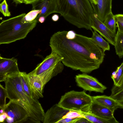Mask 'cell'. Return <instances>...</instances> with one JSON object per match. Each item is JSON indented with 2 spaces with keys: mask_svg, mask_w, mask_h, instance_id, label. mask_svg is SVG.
<instances>
[{
  "mask_svg": "<svg viewBox=\"0 0 123 123\" xmlns=\"http://www.w3.org/2000/svg\"><path fill=\"white\" fill-rule=\"evenodd\" d=\"M89 111L100 117L107 120L115 119L114 112L110 109L93 101L90 106Z\"/></svg>",
  "mask_w": 123,
  "mask_h": 123,
  "instance_id": "14",
  "label": "cell"
},
{
  "mask_svg": "<svg viewBox=\"0 0 123 123\" xmlns=\"http://www.w3.org/2000/svg\"><path fill=\"white\" fill-rule=\"evenodd\" d=\"M78 118L74 119L68 118L62 119L58 121L57 123H74V122Z\"/></svg>",
  "mask_w": 123,
  "mask_h": 123,
  "instance_id": "30",
  "label": "cell"
},
{
  "mask_svg": "<svg viewBox=\"0 0 123 123\" xmlns=\"http://www.w3.org/2000/svg\"><path fill=\"white\" fill-rule=\"evenodd\" d=\"M32 5L33 10H41L36 19L38 22L41 16H43L46 18L51 13H58L56 0H37Z\"/></svg>",
  "mask_w": 123,
  "mask_h": 123,
  "instance_id": "10",
  "label": "cell"
},
{
  "mask_svg": "<svg viewBox=\"0 0 123 123\" xmlns=\"http://www.w3.org/2000/svg\"><path fill=\"white\" fill-rule=\"evenodd\" d=\"M94 13L103 23L107 15L112 12V0H89Z\"/></svg>",
  "mask_w": 123,
  "mask_h": 123,
  "instance_id": "11",
  "label": "cell"
},
{
  "mask_svg": "<svg viewBox=\"0 0 123 123\" xmlns=\"http://www.w3.org/2000/svg\"><path fill=\"white\" fill-rule=\"evenodd\" d=\"M92 123L87 119L84 117H79L74 123Z\"/></svg>",
  "mask_w": 123,
  "mask_h": 123,
  "instance_id": "31",
  "label": "cell"
},
{
  "mask_svg": "<svg viewBox=\"0 0 123 123\" xmlns=\"http://www.w3.org/2000/svg\"><path fill=\"white\" fill-rule=\"evenodd\" d=\"M8 116L7 113L5 111L3 113L0 114V122H4Z\"/></svg>",
  "mask_w": 123,
  "mask_h": 123,
  "instance_id": "32",
  "label": "cell"
},
{
  "mask_svg": "<svg viewBox=\"0 0 123 123\" xmlns=\"http://www.w3.org/2000/svg\"><path fill=\"white\" fill-rule=\"evenodd\" d=\"M20 72L7 76L4 81L7 98L10 100L20 103L29 113V119L34 123H40L44 118V110L38 100L30 98L24 91L21 83Z\"/></svg>",
  "mask_w": 123,
  "mask_h": 123,
  "instance_id": "3",
  "label": "cell"
},
{
  "mask_svg": "<svg viewBox=\"0 0 123 123\" xmlns=\"http://www.w3.org/2000/svg\"><path fill=\"white\" fill-rule=\"evenodd\" d=\"M103 23L111 31L116 33L117 25L114 15L112 12L107 15Z\"/></svg>",
  "mask_w": 123,
  "mask_h": 123,
  "instance_id": "23",
  "label": "cell"
},
{
  "mask_svg": "<svg viewBox=\"0 0 123 123\" xmlns=\"http://www.w3.org/2000/svg\"><path fill=\"white\" fill-rule=\"evenodd\" d=\"M123 85V84H122Z\"/></svg>",
  "mask_w": 123,
  "mask_h": 123,
  "instance_id": "39",
  "label": "cell"
},
{
  "mask_svg": "<svg viewBox=\"0 0 123 123\" xmlns=\"http://www.w3.org/2000/svg\"><path fill=\"white\" fill-rule=\"evenodd\" d=\"M81 117H84L81 113L76 111L70 110L63 116L62 119H74Z\"/></svg>",
  "mask_w": 123,
  "mask_h": 123,
  "instance_id": "28",
  "label": "cell"
},
{
  "mask_svg": "<svg viewBox=\"0 0 123 123\" xmlns=\"http://www.w3.org/2000/svg\"><path fill=\"white\" fill-rule=\"evenodd\" d=\"M114 85L120 87L123 84V62L113 72L111 76Z\"/></svg>",
  "mask_w": 123,
  "mask_h": 123,
  "instance_id": "19",
  "label": "cell"
},
{
  "mask_svg": "<svg viewBox=\"0 0 123 123\" xmlns=\"http://www.w3.org/2000/svg\"><path fill=\"white\" fill-rule=\"evenodd\" d=\"M76 34L75 32L73 30L68 31L66 35L67 38L69 40H73L76 37Z\"/></svg>",
  "mask_w": 123,
  "mask_h": 123,
  "instance_id": "29",
  "label": "cell"
},
{
  "mask_svg": "<svg viewBox=\"0 0 123 123\" xmlns=\"http://www.w3.org/2000/svg\"><path fill=\"white\" fill-rule=\"evenodd\" d=\"M92 28L94 31L98 32L104 37L107 41L113 45L114 46L116 33L109 29L97 17L94 13Z\"/></svg>",
  "mask_w": 123,
  "mask_h": 123,
  "instance_id": "12",
  "label": "cell"
},
{
  "mask_svg": "<svg viewBox=\"0 0 123 123\" xmlns=\"http://www.w3.org/2000/svg\"><path fill=\"white\" fill-rule=\"evenodd\" d=\"M62 58L55 52L51 51L35 68L29 73L39 77L44 87L46 84L53 77L61 73L64 65Z\"/></svg>",
  "mask_w": 123,
  "mask_h": 123,
  "instance_id": "5",
  "label": "cell"
},
{
  "mask_svg": "<svg viewBox=\"0 0 123 123\" xmlns=\"http://www.w3.org/2000/svg\"><path fill=\"white\" fill-rule=\"evenodd\" d=\"M2 0H0V1H1Z\"/></svg>",
  "mask_w": 123,
  "mask_h": 123,
  "instance_id": "38",
  "label": "cell"
},
{
  "mask_svg": "<svg viewBox=\"0 0 123 123\" xmlns=\"http://www.w3.org/2000/svg\"><path fill=\"white\" fill-rule=\"evenodd\" d=\"M92 102V96L84 91L72 90L62 96L58 104L65 109L81 113L89 111Z\"/></svg>",
  "mask_w": 123,
  "mask_h": 123,
  "instance_id": "6",
  "label": "cell"
},
{
  "mask_svg": "<svg viewBox=\"0 0 123 123\" xmlns=\"http://www.w3.org/2000/svg\"><path fill=\"white\" fill-rule=\"evenodd\" d=\"M21 82L24 90L30 98H33L31 85L27 75L25 72H20Z\"/></svg>",
  "mask_w": 123,
  "mask_h": 123,
  "instance_id": "21",
  "label": "cell"
},
{
  "mask_svg": "<svg viewBox=\"0 0 123 123\" xmlns=\"http://www.w3.org/2000/svg\"><path fill=\"white\" fill-rule=\"evenodd\" d=\"M83 116L92 123H118L119 122L116 119L112 120H107L100 117L92 114L89 111L81 113Z\"/></svg>",
  "mask_w": 123,
  "mask_h": 123,
  "instance_id": "17",
  "label": "cell"
},
{
  "mask_svg": "<svg viewBox=\"0 0 123 123\" xmlns=\"http://www.w3.org/2000/svg\"><path fill=\"white\" fill-rule=\"evenodd\" d=\"M37 0H24V3L25 4H30L33 3Z\"/></svg>",
  "mask_w": 123,
  "mask_h": 123,
  "instance_id": "34",
  "label": "cell"
},
{
  "mask_svg": "<svg viewBox=\"0 0 123 123\" xmlns=\"http://www.w3.org/2000/svg\"><path fill=\"white\" fill-rule=\"evenodd\" d=\"M26 14L22 13L6 20L0 24V44H8L23 39L36 26L37 22L35 19L31 22H22Z\"/></svg>",
  "mask_w": 123,
  "mask_h": 123,
  "instance_id": "4",
  "label": "cell"
},
{
  "mask_svg": "<svg viewBox=\"0 0 123 123\" xmlns=\"http://www.w3.org/2000/svg\"><path fill=\"white\" fill-rule=\"evenodd\" d=\"M0 11L5 16H10V12L9 11L8 6L6 0H4L0 4Z\"/></svg>",
  "mask_w": 123,
  "mask_h": 123,
  "instance_id": "26",
  "label": "cell"
},
{
  "mask_svg": "<svg viewBox=\"0 0 123 123\" xmlns=\"http://www.w3.org/2000/svg\"><path fill=\"white\" fill-rule=\"evenodd\" d=\"M67 32L59 31L52 36L49 42L51 51L62 57L64 65L73 70L89 74L98 68L104 57L91 53L74 39L67 38Z\"/></svg>",
  "mask_w": 123,
  "mask_h": 123,
  "instance_id": "1",
  "label": "cell"
},
{
  "mask_svg": "<svg viewBox=\"0 0 123 123\" xmlns=\"http://www.w3.org/2000/svg\"><path fill=\"white\" fill-rule=\"evenodd\" d=\"M117 102L118 104L119 108L123 109V101Z\"/></svg>",
  "mask_w": 123,
  "mask_h": 123,
  "instance_id": "37",
  "label": "cell"
},
{
  "mask_svg": "<svg viewBox=\"0 0 123 123\" xmlns=\"http://www.w3.org/2000/svg\"><path fill=\"white\" fill-rule=\"evenodd\" d=\"M45 17L43 16H41L39 17L38 19V22H39L41 23H43L45 19Z\"/></svg>",
  "mask_w": 123,
  "mask_h": 123,
  "instance_id": "35",
  "label": "cell"
},
{
  "mask_svg": "<svg viewBox=\"0 0 123 123\" xmlns=\"http://www.w3.org/2000/svg\"><path fill=\"white\" fill-rule=\"evenodd\" d=\"M58 13L79 28L92 31L94 13L89 0H56Z\"/></svg>",
  "mask_w": 123,
  "mask_h": 123,
  "instance_id": "2",
  "label": "cell"
},
{
  "mask_svg": "<svg viewBox=\"0 0 123 123\" xmlns=\"http://www.w3.org/2000/svg\"><path fill=\"white\" fill-rule=\"evenodd\" d=\"M4 109L8 116L5 120L7 123H22L27 121L30 117L28 111L18 101L10 100Z\"/></svg>",
  "mask_w": 123,
  "mask_h": 123,
  "instance_id": "7",
  "label": "cell"
},
{
  "mask_svg": "<svg viewBox=\"0 0 123 123\" xmlns=\"http://www.w3.org/2000/svg\"><path fill=\"white\" fill-rule=\"evenodd\" d=\"M114 15L118 30L123 32V14H118Z\"/></svg>",
  "mask_w": 123,
  "mask_h": 123,
  "instance_id": "27",
  "label": "cell"
},
{
  "mask_svg": "<svg viewBox=\"0 0 123 123\" xmlns=\"http://www.w3.org/2000/svg\"><path fill=\"white\" fill-rule=\"evenodd\" d=\"M114 46L116 54L120 58H122L123 57V32L117 30Z\"/></svg>",
  "mask_w": 123,
  "mask_h": 123,
  "instance_id": "18",
  "label": "cell"
},
{
  "mask_svg": "<svg viewBox=\"0 0 123 123\" xmlns=\"http://www.w3.org/2000/svg\"><path fill=\"white\" fill-rule=\"evenodd\" d=\"M27 75L31 85L33 98L38 100L40 98H43V93L44 87L40 77L29 73L27 74Z\"/></svg>",
  "mask_w": 123,
  "mask_h": 123,
  "instance_id": "15",
  "label": "cell"
},
{
  "mask_svg": "<svg viewBox=\"0 0 123 123\" xmlns=\"http://www.w3.org/2000/svg\"><path fill=\"white\" fill-rule=\"evenodd\" d=\"M19 69L17 59L3 58L0 56V82L4 81L8 76L18 73Z\"/></svg>",
  "mask_w": 123,
  "mask_h": 123,
  "instance_id": "9",
  "label": "cell"
},
{
  "mask_svg": "<svg viewBox=\"0 0 123 123\" xmlns=\"http://www.w3.org/2000/svg\"><path fill=\"white\" fill-rule=\"evenodd\" d=\"M41 12L38 10H32L25 15L22 18V22L23 23H29L34 20Z\"/></svg>",
  "mask_w": 123,
  "mask_h": 123,
  "instance_id": "24",
  "label": "cell"
},
{
  "mask_svg": "<svg viewBox=\"0 0 123 123\" xmlns=\"http://www.w3.org/2000/svg\"><path fill=\"white\" fill-rule=\"evenodd\" d=\"M92 35L91 38L94 40L96 44L101 48L105 52L106 50H109L110 46L109 43L105 41L99 35L96 31H92Z\"/></svg>",
  "mask_w": 123,
  "mask_h": 123,
  "instance_id": "20",
  "label": "cell"
},
{
  "mask_svg": "<svg viewBox=\"0 0 123 123\" xmlns=\"http://www.w3.org/2000/svg\"><path fill=\"white\" fill-rule=\"evenodd\" d=\"M75 79L77 85L86 91L102 93L107 88L96 78L87 74H78Z\"/></svg>",
  "mask_w": 123,
  "mask_h": 123,
  "instance_id": "8",
  "label": "cell"
},
{
  "mask_svg": "<svg viewBox=\"0 0 123 123\" xmlns=\"http://www.w3.org/2000/svg\"><path fill=\"white\" fill-rule=\"evenodd\" d=\"M16 4H20L24 3V0H12Z\"/></svg>",
  "mask_w": 123,
  "mask_h": 123,
  "instance_id": "36",
  "label": "cell"
},
{
  "mask_svg": "<svg viewBox=\"0 0 123 123\" xmlns=\"http://www.w3.org/2000/svg\"><path fill=\"white\" fill-rule=\"evenodd\" d=\"M92 97L93 101L110 109L114 112L119 108L117 102L110 96L102 95Z\"/></svg>",
  "mask_w": 123,
  "mask_h": 123,
  "instance_id": "16",
  "label": "cell"
},
{
  "mask_svg": "<svg viewBox=\"0 0 123 123\" xmlns=\"http://www.w3.org/2000/svg\"><path fill=\"white\" fill-rule=\"evenodd\" d=\"M111 91V97L117 102L123 101V84L120 87L114 85Z\"/></svg>",
  "mask_w": 123,
  "mask_h": 123,
  "instance_id": "22",
  "label": "cell"
},
{
  "mask_svg": "<svg viewBox=\"0 0 123 123\" xmlns=\"http://www.w3.org/2000/svg\"><path fill=\"white\" fill-rule=\"evenodd\" d=\"M59 18V15L56 14H55L53 15L51 18L52 20L55 22L58 21Z\"/></svg>",
  "mask_w": 123,
  "mask_h": 123,
  "instance_id": "33",
  "label": "cell"
},
{
  "mask_svg": "<svg viewBox=\"0 0 123 123\" xmlns=\"http://www.w3.org/2000/svg\"><path fill=\"white\" fill-rule=\"evenodd\" d=\"M7 95L5 88L0 84V109H4L6 106Z\"/></svg>",
  "mask_w": 123,
  "mask_h": 123,
  "instance_id": "25",
  "label": "cell"
},
{
  "mask_svg": "<svg viewBox=\"0 0 123 123\" xmlns=\"http://www.w3.org/2000/svg\"><path fill=\"white\" fill-rule=\"evenodd\" d=\"M70 110L65 109L58 104L53 105L45 113L43 123H57Z\"/></svg>",
  "mask_w": 123,
  "mask_h": 123,
  "instance_id": "13",
  "label": "cell"
}]
</instances>
